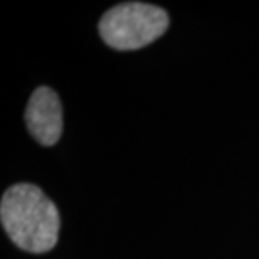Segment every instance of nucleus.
I'll return each instance as SVG.
<instances>
[{"label": "nucleus", "mask_w": 259, "mask_h": 259, "mask_svg": "<svg viewBox=\"0 0 259 259\" xmlns=\"http://www.w3.org/2000/svg\"><path fill=\"white\" fill-rule=\"evenodd\" d=\"M4 231L20 249L42 254L58 242L61 217L58 207L42 190L30 184H17L0 202Z\"/></svg>", "instance_id": "nucleus-1"}, {"label": "nucleus", "mask_w": 259, "mask_h": 259, "mask_svg": "<svg viewBox=\"0 0 259 259\" xmlns=\"http://www.w3.org/2000/svg\"><path fill=\"white\" fill-rule=\"evenodd\" d=\"M168 27V15L157 5L126 2L110 9L100 20V34L113 49L133 51L158 39Z\"/></svg>", "instance_id": "nucleus-2"}, {"label": "nucleus", "mask_w": 259, "mask_h": 259, "mask_svg": "<svg viewBox=\"0 0 259 259\" xmlns=\"http://www.w3.org/2000/svg\"><path fill=\"white\" fill-rule=\"evenodd\" d=\"M29 133L40 145L51 147L63 135V106L58 95L48 86L37 88L25 110Z\"/></svg>", "instance_id": "nucleus-3"}]
</instances>
